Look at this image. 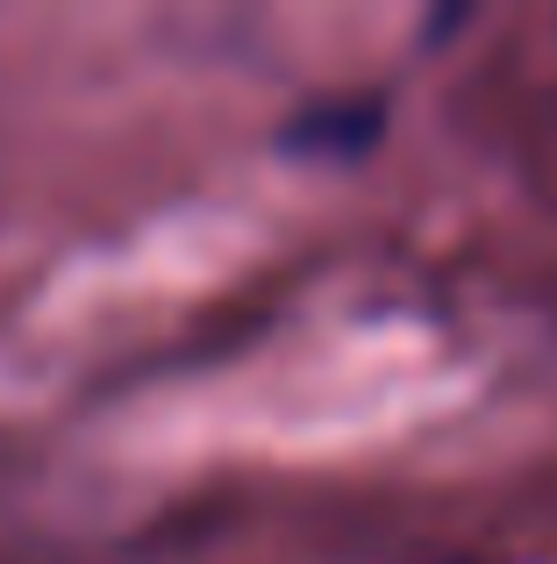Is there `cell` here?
Here are the masks:
<instances>
[{"label": "cell", "instance_id": "6da1fadb", "mask_svg": "<svg viewBox=\"0 0 557 564\" xmlns=\"http://www.w3.org/2000/svg\"><path fill=\"white\" fill-rule=\"evenodd\" d=\"M379 137V108L358 100V108H307V122L293 129L301 151H364Z\"/></svg>", "mask_w": 557, "mask_h": 564}]
</instances>
